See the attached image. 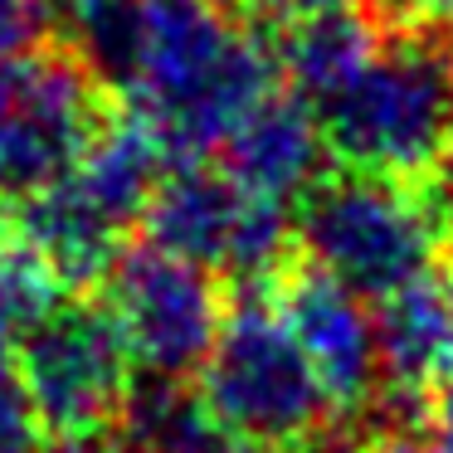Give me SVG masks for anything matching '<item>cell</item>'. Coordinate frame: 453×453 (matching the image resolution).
<instances>
[{
  "label": "cell",
  "mask_w": 453,
  "mask_h": 453,
  "mask_svg": "<svg viewBox=\"0 0 453 453\" xmlns=\"http://www.w3.org/2000/svg\"><path fill=\"white\" fill-rule=\"evenodd\" d=\"M73 44L171 161H210L278 88L273 44L219 0H127L79 25Z\"/></svg>",
  "instance_id": "obj_1"
},
{
  "label": "cell",
  "mask_w": 453,
  "mask_h": 453,
  "mask_svg": "<svg viewBox=\"0 0 453 453\" xmlns=\"http://www.w3.org/2000/svg\"><path fill=\"white\" fill-rule=\"evenodd\" d=\"M336 171L424 180L453 166V35L443 25H380L375 44L312 103Z\"/></svg>",
  "instance_id": "obj_2"
},
{
  "label": "cell",
  "mask_w": 453,
  "mask_h": 453,
  "mask_svg": "<svg viewBox=\"0 0 453 453\" xmlns=\"http://www.w3.org/2000/svg\"><path fill=\"white\" fill-rule=\"evenodd\" d=\"M293 234L307 264L380 303L429 278L453 244V166L424 180L336 171L297 200Z\"/></svg>",
  "instance_id": "obj_3"
},
{
  "label": "cell",
  "mask_w": 453,
  "mask_h": 453,
  "mask_svg": "<svg viewBox=\"0 0 453 453\" xmlns=\"http://www.w3.org/2000/svg\"><path fill=\"white\" fill-rule=\"evenodd\" d=\"M196 400L249 453H322L342 424L268 283L229 293Z\"/></svg>",
  "instance_id": "obj_4"
},
{
  "label": "cell",
  "mask_w": 453,
  "mask_h": 453,
  "mask_svg": "<svg viewBox=\"0 0 453 453\" xmlns=\"http://www.w3.org/2000/svg\"><path fill=\"white\" fill-rule=\"evenodd\" d=\"M171 166L176 161L166 142L142 118L122 112L69 176L11 205L5 229L50 268L54 283L88 293L132 244V229H142L151 196Z\"/></svg>",
  "instance_id": "obj_5"
},
{
  "label": "cell",
  "mask_w": 453,
  "mask_h": 453,
  "mask_svg": "<svg viewBox=\"0 0 453 453\" xmlns=\"http://www.w3.org/2000/svg\"><path fill=\"white\" fill-rule=\"evenodd\" d=\"M20 375L54 453H108L118 449L122 419L132 410V361L122 326L108 303L88 293L54 297L25 332Z\"/></svg>",
  "instance_id": "obj_6"
},
{
  "label": "cell",
  "mask_w": 453,
  "mask_h": 453,
  "mask_svg": "<svg viewBox=\"0 0 453 453\" xmlns=\"http://www.w3.org/2000/svg\"><path fill=\"white\" fill-rule=\"evenodd\" d=\"M112 122V93L73 40L0 64V205L64 180Z\"/></svg>",
  "instance_id": "obj_7"
},
{
  "label": "cell",
  "mask_w": 453,
  "mask_h": 453,
  "mask_svg": "<svg viewBox=\"0 0 453 453\" xmlns=\"http://www.w3.org/2000/svg\"><path fill=\"white\" fill-rule=\"evenodd\" d=\"M142 234L229 288L273 283L297 254L293 210L239 186L219 161H176L151 196Z\"/></svg>",
  "instance_id": "obj_8"
},
{
  "label": "cell",
  "mask_w": 453,
  "mask_h": 453,
  "mask_svg": "<svg viewBox=\"0 0 453 453\" xmlns=\"http://www.w3.org/2000/svg\"><path fill=\"white\" fill-rule=\"evenodd\" d=\"M98 297L108 303L132 361L151 375V385H180L196 375L229 307L215 273L151 239L122 249Z\"/></svg>",
  "instance_id": "obj_9"
},
{
  "label": "cell",
  "mask_w": 453,
  "mask_h": 453,
  "mask_svg": "<svg viewBox=\"0 0 453 453\" xmlns=\"http://www.w3.org/2000/svg\"><path fill=\"white\" fill-rule=\"evenodd\" d=\"M268 293L342 419H361L375 404H385L375 312H365V297H356L346 283L307 264L303 254L268 283Z\"/></svg>",
  "instance_id": "obj_10"
},
{
  "label": "cell",
  "mask_w": 453,
  "mask_h": 453,
  "mask_svg": "<svg viewBox=\"0 0 453 453\" xmlns=\"http://www.w3.org/2000/svg\"><path fill=\"white\" fill-rule=\"evenodd\" d=\"M322 157L326 147L312 108L293 88H273L264 103H254L239 118V127L219 142L210 161H219L239 186L297 210V200L322 176Z\"/></svg>",
  "instance_id": "obj_11"
},
{
  "label": "cell",
  "mask_w": 453,
  "mask_h": 453,
  "mask_svg": "<svg viewBox=\"0 0 453 453\" xmlns=\"http://www.w3.org/2000/svg\"><path fill=\"white\" fill-rule=\"evenodd\" d=\"M375 346H380V380L385 404L404 410H429L443 371L453 365V288L449 278H419L400 293L375 303Z\"/></svg>",
  "instance_id": "obj_12"
},
{
  "label": "cell",
  "mask_w": 453,
  "mask_h": 453,
  "mask_svg": "<svg viewBox=\"0 0 453 453\" xmlns=\"http://www.w3.org/2000/svg\"><path fill=\"white\" fill-rule=\"evenodd\" d=\"M118 453H249L200 410L196 395L176 385H151L147 395H132V410L122 419Z\"/></svg>",
  "instance_id": "obj_13"
},
{
  "label": "cell",
  "mask_w": 453,
  "mask_h": 453,
  "mask_svg": "<svg viewBox=\"0 0 453 453\" xmlns=\"http://www.w3.org/2000/svg\"><path fill=\"white\" fill-rule=\"evenodd\" d=\"M54 278L11 229L0 225V380H11L20 365L25 332L54 303Z\"/></svg>",
  "instance_id": "obj_14"
},
{
  "label": "cell",
  "mask_w": 453,
  "mask_h": 453,
  "mask_svg": "<svg viewBox=\"0 0 453 453\" xmlns=\"http://www.w3.org/2000/svg\"><path fill=\"white\" fill-rule=\"evenodd\" d=\"M225 5L249 25V30H258L264 40H278V35L297 30V25H312V20H322V15L346 11L351 0H225Z\"/></svg>",
  "instance_id": "obj_15"
},
{
  "label": "cell",
  "mask_w": 453,
  "mask_h": 453,
  "mask_svg": "<svg viewBox=\"0 0 453 453\" xmlns=\"http://www.w3.org/2000/svg\"><path fill=\"white\" fill-rule=\"evenodd\" d=\"M0 453H54L20 375L0 380Z\"/></svg>",
  "instance_id": "obj_16"
},
{
  "label": "cell",
  "mask_w": 453,
  "mask_h": 453,
  "mask_svg": "<svg viewBox=\"0 0 453 453\" xmlns=\"http://www.w3.org/2000/svg\"><path fill=\"white\" fill-rule=\"evenodd\" d=\"M50 25V0H0V64L35 50Z\"/></svg>",
  "instance_id": "obj_17"
},
{
  "label": "cell",
  "mask_w": 453,
  "mask_h": 453,
  "mask_svg": "<svg viewBox=\"0 0 453 453\" xmlns=\"http://www.w3.org/2000/svg\"><path fill=\"white\" fill-rule=\"evenodd\" d=\"M342 453H424L419 443H414V434L404 429H371V434H361V439L351 443V449H342Z\"/></svg>",
  "instance_id": "obj_18"
},
{
  "label": "cell",
  "mask_w": 453,
  "mask_h": 453,
  "mask_svg": "<svg viewBox=\"0 0 453 453\" xmlns=\"http://www.w3.org/2000/svg\"><path fill=\"white\" fill-rule=\"evenodd\" d=\"M112 5H127V0H50V11H59L73 30H79V25H88L93 15L112 11Z\"/></svg>",
  "instance_id": "obj_19"
},
{
  "label": "cell",
  "mask_w": 453,
  "mask_h": 453,
  "mask_svg": "<svg viewBox=\"0 0 453 453\" xmlns=\"http://www.w3.org/2000/svg\"><path fill=\"white\" fill-rule=\"evenodd\" d=\"M429 410L439 414L443 424L453 429V365L443 371V380H439V390H434V400H429Z\"/></svg>",
  "instance_id": "obj_20"
},
{
  "label": "cell",
  "mask_w": 453,
  "mask_h": 453,
  "mask_svg": "<svg viewBox=\"0 0 453 453\" xmlns=\"http://www.w3.org/2000/svg\"><path fill=\"white\" fill-rule=\"evenodd\" d=\"M434 453H453V429H449V434H443V439H439V449H434Z\"/></svg>",
  "instance_id": "obj_21"
},
{
  "label": "cell",
  "mask_w": 453,
  "mask_h": 453,
  "mask_svg": "<svg viewBox=\"0 0 453 453\" xmlns=\"http://www.w3.org/2000/svg\"><path fill=\"white\" fill-rule=\"evenodd\" d=\"M443 268H449V288H453V244H449V258H443Z\"/></svg>",
  "instance_id": "obj_22"
}]
</instances>
